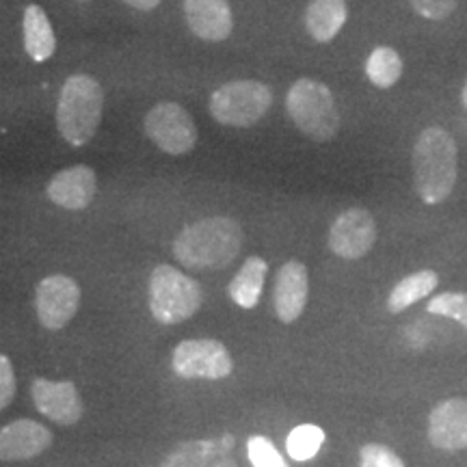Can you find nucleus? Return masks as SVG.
<instances>
[{"label":"nucleus","instance_id":"nucleus-18","mask_svg":"<svg viewBox=\"0 0 467 467\" xmlns=\"http://www.w3.org/2000/svg\"><path fill=\"white\" fill-rule=\"evenodd\" d=\"M268 275V262L260 255H251L244 260L241 271L230 282V299L243 309H254L262 299V290Z\"/></svg>","mask_w":467,"mask_h":467},{"label":"nucleus","instance_id":"nucleus-23","mask_svg":"<svg viewBox=\"0 0 467 467\" xmlns=\"http://www.w3.org/2000/svg\"><path fill=\"white\" fill-rule=\"evenodd\" d=\"M325 443V431L317 424H301L290 431L285 440V451L288 457L295 461H309L318 454Z\"/></svg>","mask_w":467,"mask_h":467},{"label":"nucleus","instance_id":"nucleus-14","mask_svg":"<svg viewBox=\"0 0 467 467\" xmlns=\"http://www.w3.org/2000/svg\"><path fill=\"white\" fill-rule=\"evenodd\" d=\"M429 441L448 452L467 448V400L446 399L437 402L429 416Z\"/></svg>","mask_w":467,"mask_h":467},{"label":"nucleus","instance_id":"nucleus-7","mask_svg":"<svg viewBox=\"0 0 467 467\" xmlns=\"http://www.w3.org/2000/svg\"><path fill=\"white\" fill-rule=\"evenodd\" d=\"M145 134L156 148L182 156L197 145V128L189 110L178 102H159L145 115Z\"/></svg>","mask_w":467,"mask_h":467},{"label":"nucleus","instance_id":"nucleus-17","mask_svg":"<svg viewBox=\"0 0 467 467\" xmlns=\"http://www.w3.org/2000/svg\"><path fill=\"white\" fill-rule=\"evenodd\" d=\"M159 467H238L230 446L219 440H191L167 454Z\"/></svg>","mask_w":467,"mask_h":467},{"label":"nucleus","instance_id":"nucleus-15","mask_svg":"<svg viewBox=\"0 0 467 467\" xmlns=\"http://www.w3.org/2000/svg\"><path fill=\"white\" fill-rule=\"evenodd\" d=\"M50 429L35 420H16L5 424L0 431V459L14 463V461H28L44 454L52 446Z\"/></svg>","mask_w":467,"mask_h":467},{"label":"nucleus","instance_id":"nucleus-26","mask_svg":"<svg viewBox=\"0 0 467 467\" xmlns=\"http://www.w3.org/2000/svg\"><path fill=\"white\" fill-rule=\"evenodd\" d=\"M359 467H405L392 448L383 443H366L359 451Z\"/></svg>","mask_w":467,"mask_h":467},{"label":"nucleus","instance_id":"nucleus-22","mask_svg":"<svg viewBox=\"0 0 467 467\" xmlns=\"http://www.w3.org/2000/svg\"><path fill=\"white\" fill-rule=\"evenodd\" d=\"M366 74L370 78V83L379 87V89H389V87H394L400 80L402 58L389 46H379L368 57Z\"/></svg>","mask_w":467,"mask_h":467},{"label":"nucleus","instance_id":"nucleus-31","mask_svg":"<svg viewBox=\"0 0 467 467\" xmlns=\"http://www.w3.org/2000/svg\"><path fill=\"white\" fill-rule=\"evenodd\" d=\"M80 3H87V0H80Z\"/></svg>","mask_w":467,"mask_h":467},{"label":"nucleus","instance_id":"nucleus-3","mask_svg":"<svg viewBox=\"0 0 467 467\" xmlns=\"http://www.w3.org/2000/svg\"><path fill=\"white\" fill-rule=\"evenodd\" d=\"M104 91L96 78L74 74L61 87L57 102V128L74 148H83L96 137L102 121Z\"/></svg>","mask_w":467,"mask_h":467},{"label":"nucleus","instance_id":"nucleus-16","mask_svg":"<svg viewBox=\"0 0 467 467\" xmlns=\"http://www.w3.org/2000/svg\"><path fill=\"white\" fill-rule=\"evenodd\" d=\"M184 16L192 35L203 42H223L234 28L227 0H184Z\"/></svg>","mask_w":467,"mask_h":467},{"label":"nucleus","instance_id":"nucleus-13","mask_svg":"<svg viewBox=\"0 0 467 467\" xmlns=\"http://www.w3.org/2000/svg\"><path fill=\"white\" fill-rule=\"evenodd\" d=\"M98 192L96 171L87 165H74L55 173L46 186V195L52 203L66 210H85L91 206Z\"/></svg>","mask_w":467,"mask_h":467},{"label":"nucleus","instance_id":"nucleus-24","mask_svg":"<svg viewBox=\"0 0 467 467\" xmlns=\"http://www.w3.org/2000/svg\"><path fill=\"white\" fill-rule=\"evenodd\" d=\"M429 314L452 318L467 329V292H441L429 301Z\"/></svg>","mask_w":467,"mask_h":467},{"label":"nucleus","instance_id":"nucleus-6","mask_svg":"<svg viewBox=\"0 0 467 467\" xmlns=\"http://www.w3.org/2000/svg\"><path fill=\"white\" fill-rule=\"evenodd\" d=\"M273 104L271 87L260 80H232L210 96V115L221 126L258 124Z\"/></svg>","mask_w":467,"mask_h":467},{"label":"nucleus","instance_id":"nucleus-28","mask_svg":"<svg viewBox=\"0 0 467 467\" xmlns=\"http://www.w3.org/2000/svg\"><path fill=\"white\" fill-rule=\"evenodd\" d=\"M16 372L7 355H0V409H7L16 399Z\"/></svg>","mask_w":467,"mask_h":467},{"label":"nucleus","instance_id":"nucleus-19","mask_svg":"<svg viewBox=\"0 0 467 467\" xmlns=\"http://www.w3.org/2000/svg\"><path fill=\"white\" fill-rule=\"evenodd\" d=\"M22 28H25V48L33 61L44 63L55 55L57 37L46 11L39 5H28L22 17Z\"/></svg>","mask_w":467,"mask_h":467},{"label":"nucleus","instance_id":"nucleus-5","mask_svg":"<svg viewBox=\"0 0 467 467\" xmlns=\"http://www.w3.org/2000/svg\"><path fill=\"white\" fill-rule=\"evenodd\" d=\"M202 307V285L171 265H159L150 275V312L161 325H178Z\"/></svg>","mask_w":467,"mask_h":467},{"label":"nucleus","instance_id":"nucleus-27","mask_svg":"<svg viewBox=\"0 0 467 467\" xmlns=\"http://www.w3.org/2000/svg\"><path fill=\"white\" fill-rule=\"evenodd\" d=\"M426 20H443L457 9V0H409Z\"/></svg>","mask_w":467,"mask_h":467},{"label":"nucleus","instance_id":"nucleus-20","mask_svg":"<svg viewBox=\"0 0 467 467\" xmlns=\"http://www.w3.org/2000/svg\"><path fill=\"white\" fill-rule=\"evenodd\" d=\"M347 17V0H312L306 11V26L317 42H331Z\"/></svg>","mask_w":467,"mask_h":467},{"label":"nucleus","instance_id":"nucleus-25","mask_svg":"<svg viewBox=\"0 0 467 467\" xmlns=\"http://www.w3.org/2000/svg\"><path fill=\"white\" fill-rule=\"evenodd\" d=\"M247 454L254 467H288L282 454L268 437L251 435L247 441Z\"/></svg>","mask_w":467,"mask_h":467},{"label":"nucleus","instance_id":"nucleus-2","mask_svg":"<svg viewBox=\"0 0 467 467\" xmlns=\"http://www.w3.org/2000/svg\"><path fill=\"white\" fill-rule=\"evenodd\" d=\"M459 178V151L452 134L440 126L420 132L413 145V182L429 206L446 202Z\"/></svg>","mask_w":467,"mask_h":467},{"label":"nucleus","instance_id":"nucleus-29","mask_svg":"<svg viewBox=\"0 0 467 467\" xmlns=\"http://www.w3.org/2000/svg\"><path fill=\"white\" fill-rule=\"evenodd\" d=\"M126 5H130V7L139 9V11H151L156 9L161 5V0H124Z\"/></svg>","mask_w":467,"mask_h":467},{"label":"nucleus","instance_id":"nucleus-10","mask_svg":"<svg viewBox=\"0 0 467 467\" xmlns=\"http://www.w3.org/2000/svg\"><path fill=\"white\" fill-rule=\"evenodd\" d=\"M377 221L364 208H348L329 227V249L344 260H359L375 247Z\"/></svg>","mask_w":467,"mask_h":467},{"label":"nucleus","instance_id":"nucleus-8","mask_svg":"<svg viewBox=\"0 0 467 467\" xmlns=\"http://www.w3.org/2000/svg\"><path fill=\"white\" fill-rule=\"evenodd\" d=\"M171 368L180 379L221 381L234 372V359L219 340H182L173 348Z\"/></svg>","mask_w":467,"mask_h":467},{"label":"nucleus","instance_id":"nucleus-1","mask_svg":"<svg viewBox=\"0 0 467 467\" xmlns=\"http://www.w3.org/2000/svg\"><path fill=\"white\" fill-rule=\"evenodd\" d=\"M243 227L230 217H208L186 225L171 244L173 258L191 271H221L238 258Z\"/></svg>","mask_w":467,"mask_h":467},{"label":"nucleus","instance_id":"nucleus-9","mask_svg":"<svg viewBox=\"0 0 467 467\" xmlns=\"http://www.w3.org/2000/svg\"><path fill=\"white\" fill-rule=\"evenodd\" d=\"M80 307V285L69 275H48L37 284L35 309L44 329L61 331L72 323Z\"/></svg>","mask_w":467,"mask_h":467},{"label":"nucleus","instance_id":"nucleus-30","mask_svg":"<svg viewBox=\"0 0 467 467\" xmlns=\"http://www.w3.org/2000/svg\"><path fill=\"white\" fill-rule=\"evenodd\" d=\"M461 102H463V107L467 109V83L463 87V91H461Z\"/></svg>","mask_w":467,"mask_h":467},{"label":"nucleus","instance_id":"nucleus-11","mask_svg":"<svg viewBox=\"0 0 467 467\" xmlns=\"http://www.w3.org/2000/svg\"><path fill=\"white\" fill-rule=\"evenodd\" d=\"M31 399L35 409L55 424L74 426L83 418V400L72 381H50V379H33Z\"/></svg>","mask_w":467,"mask_h":467},{"label":"nucleus","instance_id":"nucleus-21","mask_svg":"<svg viewBox=\"0 0 467 467\" xmlns=\"http://www.w3.org/2000/svg\"><path fill=\"white\" fill-rule=\"evenodd\" d=\"M437 284H440V275L435 271H431V268H424V271H416L411 275L402 277L388 296L389 314H400L409 306H413V303L426 299L437 288Z\"/></svg>","mask_w":467,"mask_h":467},{"label":"nucleus","instance_id":"nucleus-12","mask_svg":"<svg viewBox=\"0 0 467 467\" xmlns=\"http://www.w3.org/2000/svg\"><path fill=\"white\" fill-rule=\"evenodd\" d=\"M309 275L307 266L299 260H288L277 271L273 284V307L284 325L295 323L307 306Z\"/></svg>","mask_w":467,"mask_h":467},{"label":"nucleus","instance_id":"nucleus-4","mask_svg":"<svg viewBox=\"0 0 467 467\" xmlns=\"http://www.w3.org/2000/svg\"><path fill=\"white\" fill-rule=\"evenodd\" d=\"M285 110L295 126L312 141H329L340 128V113H337L334 93L320 80H296L285 96Z\"/></svg>","mask_w":467,"mask_h":467}]
</instances>
